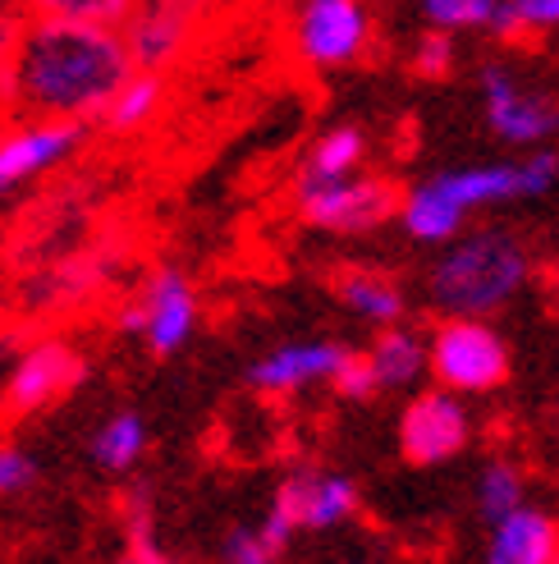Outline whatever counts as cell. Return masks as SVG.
Returning a JSON list of instances; mask_svg holds the SVG:
<instances>
[{
	"label": "cell",
	"instance_id": "1",
	"mask_svg": "<svg viewBox=\"0 0 559 564\" xmlns=\"http://www.w3.org/2000/svg\"><path fill=\"white\" fill-rule=\"evenodd\" d=\"M133 74L120 23L37 19L23 23L0 101L23 120H101L106 101Z\"/></svg>",
	"mask_w": 559,
	"mask_h": 564
},
{
	"label": "cell",
	"instance_id": "23",
	"mask_svg": "<svg viewBox=\"0 0 559 564\" xmlns=\"http://www.w3.org/2000/svg\"><path fill=\"white\" fill-rule=\"evenodd\" d=\"M133 0H28L37 19H78V23H120Z\"/></svg>",
	"mask_w": 559,
	"mask_h": 564
},
{
	"label": "cell",
	"instance_id": "3",
	"mask_svg": "<svg viewBox=\"0 0 559 564\" xmlns=\"http://www.w3.org/2000/svg\"><path fill=\"white\" fill-rule=\"evenodd\" d=\"M533 280V252L505 230L482 225L445 243V252L427 271V303L440 317H495L527 290Z\"/></svg>",
	"mask_w": 559,
	"mask_h": 564
},
{
	"label": "cell",
	"instance_id": "28",
	"mask_svg": "<svg viewBox=\"0 0 559 564\" xmlns=\"http://www.w3.org/2000/svg\"><path fill=\"white\" fill-rule=\"evenodd\" d=\"M514 23L527 33H559V0H505Z\"/></svg>",
	"mask_w": 559,
	"mask_h": 564
},
{
	"label": "cell",
	"instance_id": "14",
	"mask_svg": "<svg viewBox=\"0 0 559 564\" xmlns=\"http://www.w3.org/2000/svg\"><path fill=\"white\" fill-rule=\"evenodd\" d=\"M83 358L61 345V340H42L33 345L19 362H14V372H10V386H6V404L14 413H37L55 400H65V394L83 381Z\"/></svg>",
	"mask_w": 559,
	"mask_h": 564
},
{
	"label": "cell",
	"instance_id": "5",
	"mask_svg": "<svg viewBox=\"0 0 559 564\" xmlns=\"http://www.w3.org/2000/svg\"><path fill=\"white\" fill-rule=\"evenodd\" d=\"M431 381L445 390L468 394H491L509 381L514 358L505 335L491 326V317H445L431 330Z\"/></svg>",
	"mask_w": 559,
	"mask_h": 564
},
{
	"label": "cell",
	"instance_id": "22",
	"mask_svg": "<svg viewBox=\"0 0 559 564\" xmlns=\"http://www.w3.org/2000/svg\"><path fill=\"white\" fill-rule=\"evenodd\" d=\"M495 6L500 0H417L427 28H440V33H486Z\"/></svg>",
	"mask_w": 559,
	"mask_h": 564
},
{
	"label": "cell",
	"instance_id": "16",
	"mask_svg": "<svg viewBox=\"0 0 559 564\" xmlns=\"http://www.w3.org/2000/svg\"><path fill=\"white\" fill-rule=\"evenodd\" d=\"M335 303H340L353 322L372 326V330L395 326L408 313L404 290L385 271H372V267H349V271L335 275Z\"/></svg>",
	"mask_w": 559,
	"mask_h": 564
},
{
	"label": "cell",
	"instance_id": "6",
	"mask_svg": "<svg viewBox=\"0 0 559 564\" xmlns=\"http://www.w3.org/2000/svg\"><path fill=\"white\" fill-rule=\"evenodd\" d=\"M482 120L505 148H546L559 133V101L533 88L514 65L491 61L478 74Z\"/></svg>",
	"mask_w": 559,
	"mask_h": 564
},
{
	"label": "cell",
	"instance_id": "32",
	"mask_svg": "<svg viewBox=\"0 0 559 564\" xmlns=\"http://www.w3.org/2000/svg\"><path fill=\"white\" fill-rule=\"evenodd\" d=\"M193 6H202V0H193Z\"/></svg>",
	"mask_w": 559,
	"mask_h": 564
},
{
	"label": "cell",
	"instance_id": "24",
	"mask_svg": "<svg viewBox=\"0 0 559 564\" xmlns=\"http://www.w3.org/2000/svg\"><path fill=\"white\" fill-rule=\"evenodd\" d=\"M459 65V46H454V33H440V28H431V33L413 46V74L427 78V83H445L454 74Z\"/></svg>",
	"mask_w": 559,
	"mask_h": 564
},
{
	"label": "cell",
	"instance_id": "31",
	"mask_svg": "<svg viewBox=\"0 0 559 564\" xmlns=\"http://www.w3.org/2000/svg\"><path fill=\"white\" fill-rule=\"evenodd\" d=\"M19 33H23V23L10 19V14H0V78L10 74V61H14V51H19Z\"/></svg>",
	"mask_w": 559,
	"mask_h": 564
},
{
	"label": "cell",
	"instance_id": "17",
	"mask_svg": "<svg viewBox=\"0 0 559 564\" xmlns=\"http://www.w3.org/2000/svg\"><path fill=\"white\" fill-rule=\"evenodd\" d=\"M368 362H372L381 390H417L431 377V349H427L423 335L408 330L404 322L376 330V340L368 349Z\"/></svg>",
	"mask_w": 559,
	"mask_h": 564
},
{
	"label": "cell",
	"instance_id": "2",
	"mask_svg": "<svg viewBox=\"0 0 559 564\" xmlns=\"http://www.w3.org/2000/svg\"><path fill=\"white\" fill-rule=\"evenodd\" d=\"M559 188V152L527 148L523 161H491V165H454V171H436L417 180L399 197V230L413 243L445 248L463 225L491 212V207H514V203H541Z\"/></svg>",
	"mask_w": 559,
	"mask_h": 564
},
{
	"label": "cell",
	"instance_id": "4",
	"mask_svg": "<svg viewBox=\"0 0 559 564\" xmlns=\"http://www.w3.org/2000/svg\"><path fill=\"white\" fill-rule=\"evenodd\" d=\"M294 212L317 235H372L399 212V197L376 175H303L294 184Z\"/></svg>",
	"mask_w": 559,
	"mask_h": 564
},
{
	"label": "cell",
	"instance_id": "25",
	"mask_svg": "<svg viewBox=\"0 0 559 564\" xmlns=\"http://www.w3.org/2000/svg\"><path fill=\"white\" fill-rule=\"evenodd\" d=\"M42 477V464L28 455L23 445L14 441H0V500H14V496H28L37 487Z\"/></svg>",
	"mask_w": 559,
	"mask_h": 564
},
{
	"label": "cell",
	"instance_id": "15",
	"mask_svg": "<svg viewBox=\"0 0 559 564\" xmlns=\"http://www.w3.org/2000/svg\"><path fill=\"white\" fill-rule=\"evenodd\" d=\"M486 560L491 564H559V519L537 510V505H518L514 514L491 523Z\"/></svg>",
	"mask_w": 559,
	"mask_h": 564
},
{
	"label": "cell",
	"instance_id": "9",
	"mask_svg": "<svg viewBox=\"0 0 559 564\" xmlns=\"http://www.w3.org/2000/svg\"><path fill=\"white\" fill-rule=\"evenodd\" d=\"M472 445V413L459 390H417L399 413V455L413 468H440Z\"/></svg>",
	"mask_w": 559,
	"mask_h": 564
},
{
	"label": "cell",
	"instance_id": "10",
	"mask_svg": "<svg viewBox=\"0 0 559 564\" xmlns=\"http://www.w3.org/2000/svg\"><path fill=\"white\" fill-rule=\"evenodd\" d=\"M83 148L78 120H19L0 133V197L61 171Z\"/></svg>",
	"mask_w": 559,
	"mask_h": 564
},
{
	"label": "cell",
	"instance_id": "13",
	"mask_svg": "<svg viewBox=\"0 0 559 564\" xmlns=\"http://www.w3.org/2000/svg\"><path fill=\"white\" fill-rule=\"evenodd\" d=\"M349 354L353 349L335 345V340L280 345L248 368V386H253L257 394H298V390H313V386H330Z\"/></svg>",
	"mask_w": 559,
	"mask_h": 564
},
{
	"label": "cell",
	"instance_id": "29",
	"mask_svg": "<svg viewBox=\"0 0 559 564\" xmlns=\"http://www.w3.org/2000/svg\"><path fill=\"white\" fill-rule=\"evenodd\" d=\"M257 532H262V542L271 546V555L280 560V555H285L289 546H294V538H298V523L285 514V510H280V505L271 500V510L262 514V523H257Z\"/></svg>",
	"mask_w": 559,
	"mask_h": 564
},
{
	"label": "cell",
	"instance_id": "19",
	"mask_svg": "<svg viewBox=\"0 0 559 564\" xmlns=\"http://www.w3.org/2000/svg\"><path fill=\"white\" fill-rule=\"evenodd\" d=\"M147 441H152L147 436V422L138 417V413H129V409H120V413H110L101 427L92 432V464L101 473L124 477V473H133L138 464H143Z\"/></svg>",
	"mask_w": 559,
	"mask_h": 564
},
{
	"label": "cell",
	"instance_id": "21",
	"mask_svg": "<svg viewBox=\"0 0 559 564\" xmlns=\"http://www.w3.org/2000/svg\"><path fill=\"white\" fill-rule=\"evenodd\" d=\"M368 152H372V138L358 124H335L307 148L303 175H353L368 165Z\"/></svg>",
	"mask_w": 559,
	"mask_h": 564
},
{
	"label": "cell",
	"instance_id": "26",
	"mask_svg": "<svg viewBox=\"0 0 559 564\" xmlns=\"http://www.w3.org/2000/svg\"><path fill=\"white\" fill-rule=\"evenodd\" d=\"M330 390L340 394V400H349V404H368L372 394H381V386H376V372H372L368 354H349V358H344V368L335 372Z\"/></svg>",
	"mask_w": 559,
	"mask_h": 564
},
{
	"label": "cell",
	"instance_id": "7",
	"mask_svg": "<svg viewBox=\"0 0 559 564\" xmlns=\"http://www.w3.org/2000/svg\"><path fill=\"white\" fill-rule=\"evenodd\" d=\"M372 46L368 0H294V55L307 69H349Z\"/></svg>",
	"mask_w": 559,
	"mask_h": 564
},
{
	"label": "cell",
	"instance_id": "12",
	"mask_svg": "<svg viewBox=\"0 0 559 564\" xmlns=\"http://www.w3.org/2000/svg\"><path fill=\"white\" fill-rule=\"evenodd\" d=\"M271 500L298 523V532H335V528L353 523L358 505H362L353 477H344V473H321V468H298V473H289L285 482L275 487Z\"/></svg>",
	"mask_w": 559,
	"mask_h": 564
},
{
	"label": "cell",
	"instance_id": "20",
	"mask_svg": "<svg viewBox=\"0 0 559 564\" xmlns=\"http://www.w3.org/2000/svg\"><path fill=\"white\" fill-rule=\"evenodd\" d=\"M472 505H478V519L486 528L500 523L518 505H527V473L514 459H486L478 482H472Z\"/></svg>",
	"mask_w": 559,
	"mask_h": 564
},
{
	"label": "cell",
	"instance_id": "8",
	"mask_svg": "<svg viewBox=\"0 0 559 564\" xmlns=\"http://www.w3.org/2000/svg\"><path fill=\"white\" fill-rule=\"evenodd\" d=\"M198 317H202V303L193 280L175 267H161L147 275L143 294L120 313V330L138 335L156 358H175L198 335Z\"/></svg>",
	"mask_w": 559,
	"mask_h": 564
},
{
	"label": "cell",
	"instance_id": "11",
	"mask_svg": "<svg viewBox=\"0 0 559 564\" xmlns=\"http://www.w3.org/2000/svg\"><path fill=\"white\" fill-rule=\"evenodd\" d=\"M193 0H133L129 14L120 19L124 46L133 55V69L165 74L184 61L193 46Z\"/></svg>",
	"mask_w": 559,
	"mask_h": 564
},
{
	"label": "cell",
	"instance_id": "30",
	"mask_svg": "<svg viewBox=\"0 0 559 564\" xmlns=\"http://www.w3.org/2000/svg\"><path fill=\"white\" fill-rule=\"evenodd\" d=\"M129 560H147V564L165 560V555H161V542H156V532H152L147 510H138V514L129 519Z\"/></svg>",
	"mask_w": 559,
	"mask_h": 564
},
{
	"label": "cell",
	"instance_id": "27",
	"mask_svg": "<svg viewBox=\"0 0 559 564\" xmlns=\"http://www.w3.org/2000/svg\"><path fill=\"white\" fill-rule=\"evenodd\" d=\"M220 560L226 564H271V546L262 542L257 528H230L226 542H220Z\"/></svg>",
	"mask_w": 559,
	"mask_h": 564
},
{
	"label": "cell",
	"instance_id": "18",
	"mask_svg": "<svg viewBox=\"0 0 559 564\" xmlns=\"http://www.w3.org/2000/svg\"><path fill=\"white\" fill-rule=\"evenodd\" d=\"M161 106H165V74H156V69H133V74L120 83V93L106 101L101 124H106L110 133H138V129H147V124L161 116Z\"/></svg>",
	"mask_w": 559,
	"mask_h": 564
}]
</instances>
